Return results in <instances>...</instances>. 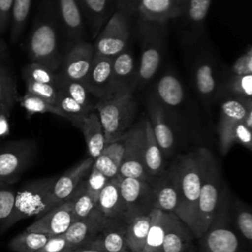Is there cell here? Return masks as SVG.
I'll use <instances>...</instances> for the list:
<instances>
[{
    "mask_svg": "<svg viewBox=\"0 0 252 252\" xmlns=\"http://www.w3.org/2000/svg\"><path fill=\"white\" fill-rule=\"evenodd\" d=\"M170 165L176 177L178 194L177 208L174 214L194 233L201 188V164L198 151L195 150L177 157Z\"/></svg>",
    "mask_w": 252,
    "mask_h": 252,
    "instance_id": "1",
    "label": "cell"
},
{
    "mask_svg": "<svg viewBox=\"0 0 252 252\" xmlns=\"http://www.w3.org/2000/svg\"><path fill=\"white\" fill-rule=\"evenodd\" d=\"M197 151L201 164V188L193 233L195 238H199L208 229L222 192L220 167L214 155L207 148H199Z\"/></svg>",
    "mask_w": 252,
    "mask_h": 252,
    "instance_id": "2",
    "label": "cell"
},
{
    "mask_svg": "<svg viewBox=\"0 0 252 252\" xmlns=\"http://www.w3.org/2000/svg\"><path fill=\"white\" fill-rule=\"evenodd\" d=\"M137 108L134 93L112 94L98 99L95 110L103 128L105 145L116 140L134 125Z\"/></svg>",
    "mask_w": 252,
    "mask_h": 252,
    "instance_id": "3",
    "label": "cell"
},
{
    "mask_svg": "<svg viewBox=\"0 0 252 252\" xmlns=\"http://www.w3.org/2000/svg\"><path fill=\"white\" fill-rule=\"evenodd\" d=\"M228 196L222 190L208 229L198 239L197 252H242L236 229L231 224Z\"/></svg>",
    "mask_w": 252,
    "mask_h": 252,
    "instance_id": "4",
    "label": "cell"
},
{
    "mask_svg": "<svg viewBox=\"0 0 252 252\" xmlns=\"http://www.w3.org/2000/svg\"><path fill=\"white\" fill-rule=\"evenodd\" d=\"M57 176L32 179L25 182L17 189L12 212L9 218L0 225L2 231L20 220L36 216L40 217L46 208L47 200Z\"/></svg>",
    "mask_w": 252,
    "mask_h": 252,
    "instance_id": "5",
    "label": "cell"
},
{
    "mask_svg": "<svg viewBox=\"0 0 252 252\" xmlns=\"http://www.w3.org/2000/svg\"><path fill=\"white\" fill-rule=\"evenodd\" d=\"M163 25L140 19L141 56L138 67L137 89L148 86L154 80L160 67L165 49Z\"/></svg>",
    "mask_w": 252,
    "mask_h": 252,
    "instance_id": "6",
    "label": "cell"
},
{
    "mask_svg": "<svg viewBox=\"0 0 252 252\" xmlns=\"http://www.w3.org/2000/svg\"><path fill=\"white\" fill-rule=\"evenodd\" d=\"M28 54L32 62L59 71L63 55L59 50L56 27L51 20H40L33 27L28 40Z\"/></svg>",
    "mask_w": 252,
    "mask_h": 252,
    "instance_id": "7",
    "label": "cell"
},
{
    "mask_svg": "<svg viewBox=\"0 0 252 252\" xmlns=\"http://www.w3.org/2000/svg\"><path fill=\"white\" fill-rule=\"evenodd\" d=\"M37 153L33 139L10 141L0 147V183H16L32 164Z\"/></svg>",
    "mask_w": 252,
    "mask_h": 252,
    "instance_id": "8",
    "label": "cell"
},
{
    "mask_svg": "<svg viewBox=\"0 0 252 252\" xmlns=\"http://www.w3.org/2000/svg\"><path fill=\"white\" fill-rule=\"evenodd\" d=\"M131 15V11L123 8L114 11L93 43L94 54L114 57L129 46Z\"/></svg>",
    "mask_w": 252,
    "mask_h": 252,
    "instance_id": "9",
    "label": "cell"
},
{
    "mask_svg": "<svg viewBox=\"0 0 252 252\" xmlns=\"http://www.w3.org/2000/svg\"><path fill=\"white\" fill-rule=\"evenodd\" d=\"M120 194L124 210V222L135 217L148 215L154 209L150 182L147 180L122 177Z\"/></svg>",
    "mask_w": 252,
    "mask_h": 252,
    "instance_id": "10",
    "label": "cell"
},
{
    "mask_svg": "<svg viewBox=\"0 0 252 252\" xmlns=\"http://www.w3.org/2000/svg\"><path fill=\"white\" fill-rule=\"evenodd\" d=\"M147 117L156 141L163 157H170L176 147L175 127L178 125L152 94H150L147 99Z\"/></svg>",
    "mask_w": 252,
    "mask_h": 252,
    "instance_id": "11",
    "label": "cell"
},
{
    "mask_svg": "<svg viewBox=\"0 0 252 252\" xmlns=\"http://www.w3.org/2000/svg\"><path fill=\"white\" fill-rule=\"evenodd\" d=\"M118 174L149 181L144 165V117L131 127V136L121 160Z\"/></svg>",
    "mask_w": 252,
    "mask_h": 252,
    "instance_id": "12",
    "label": "cell"
},
{
    "mask_svg": "<svg viewBox=\"0 0 252 252\" xmlns=\"http://www.w3.org/2000/svg\"><path fill=\"white\" fill-rule=\"evenodd\" d=\"M249 107H252V99L244 100L233 96H226L221 102L219 111L218 135L220 151L223 156L231 149L229 145L231 130L239 122L243 121Z\"/></svg>",
    "mask_w": 252,
    "mask_h": 252,
    "instance_id": "13",
    "label": "cell"
},
{
    "mask_svg": "<svg viewBox=\"0 0 252 252\" xmlns=\"http://www.w3.org/2000/svg\"><path fill=\"white\" fill-rule=\"evenodd\" d=\"M152 94L179 126L181 120L178 112L182 110L186 100L185 90L179 78L172 72L162 74L156 82Z\"/></svg>",
    "mask_w": 252,
    "mask_h": 252,
    "instance_id": "14",
    "label": "cell"
},
{
    "mask_svg": "<svg viewBox=\"0 0 252 252\" xmlns=\"http://www.w3.org/2000/svg\"><path fill=\"white\" fill-rule=\"evenodd\" d=\"M138 67L139 61L130 46L112 57V79L109 95L134 93L137 90Z\"/></svg>",
    "mask_w": 252,
    "mask_h": 252,
    "instance_id": "15",
    "label": "cell"
},
{
    "mask_svg": "<svg viewBox=\"0 0 252 252\" xmlns=\"http://www.w3.org/2000/svg\"><path fill=\"white\" fill-rule=\"evenodd\" d=\"M93 163L94 158L89 157L65 171L62 175L57 176L48 197L44 213L67 201L72 196L79 184L87 177Z\"/></svg>",
    "mask_w": 252,
    "mask_h": 252,
    "instance_id": "16",
    "label": "cell"
},
{
    "mask_svg": "<svg viewBox=\"0 0 252 252\" xmlns=\"http://www.w3.org/2000/svg\"><path fill=\"white\" fill-rule=\"evenodd\" d=\"M94 56L93 43L87 40L76 41L63 56L59 74L69 80L84 82Z\"/></svg>",
    "mask_w": 252,
    "mask_h": 252,
    "instance_id": "17",
    "label": "cell"
},
{
    "mask_svg": "<svg viewBox=\"0 0 252 252\" xmlns=\"http://www.w3.org/2000/svg\"><path fill=\"white\" fill-rule=\"evenodd\" d=\"M193 80L196 92L205 105L214 103L221 95L222 83L213 59L207 56L198 59L193 69Z\"/></svg>",
    "mask_w": 252,
    "mask_h": 252,
    "instance_id": "18",
    "label": "cell"
},
{
    "mask_svg": "<svg viewBox=\"0 0 252 252\" xmlns=\"http://www.w3.org/2000/svg\"><path fill=\"white\" fill-rule=\"evenodd\" d=\"M74 221L72 206L67 200L38 217L26 230L54 236L63 234Z\"/></svg>",
    "mask_w": 252,
    "mask_h": 252,
    "instance_id": "19",
    "label": "cell"
},
{
    "mask_svg": "<svg viewBox=\"0 0 252 252\" xmlns=\"http://www.w3.org/2000/svg\"><path fill=\"white\" fill-rule=\"evenodd\" d=\"M154 209L163 213H175L178 202L176 177L171 165L158 176L149 180Z\"/></svg>",
    "mask_w": 252,
    "mask_h": 252,
    "instance_id": "20",
    "label": "cell"
},
{
    "mask_svg": "<svg viewBox=\"0 0 252 252\" xmlns=\"http://www.w3.org/2000/svg\"><path fill=\"white\" fill-rule=\"evenodd\" d=\"M108 220L95 209L85 219L75 220L64 232L70 251L83 248L89 243L106 224Z\"/></svg>",
    "mask_w": 252,
    "mask_h": 252,
    "instance_id": "21",
    "label": "cell"
},
{
    "mask_svg": "<svg viewBox=\"0 0 252 252\" xmlns=\"http://www.w3.org/2000/svg\"><path fill=\"white\" fill-rule=\"evenodd\" d=\"M111 79L112 57L94 54L83 84L97 99H101L110 94Z\"/></svg>",
    "mask_w": 252,
    "mask_h": 252,
    "instance_id": "22",
    "label": "cell"
},
{
    "mask_svg": "<svg viewBox=\"0 0 252 252\" xmlns=\"http://www.w3.org/2000/svg\"><path fill=\"white\" fill-rule=\"evenodd\" d=\"M80 8L84 23L89 32L95 38L103 26L117 9L116 0H76Z\"/></svg>",
    "mask_w": 252,
    "mask_h": 252,
    "instance_id": "23",
    "label": "cell"
},
{
    "mask_svg": "<svg viewBox=\"0 0 252 252\" xmlns=\"http://www.w3.org/2000/svg\"><path fill=\"white\" fill-rule=\"evenodd\" d=\"M83 248L102 252H131L125 240V223L120 220H108Z\"/></svg>",
    "mask_w": 252,
    "mask_h": 252,
    "instance_id": "24",
    "label": "cell"
},
{
    "mask_svg": "<svg viewBox=\"0 0 252 252\" xmlns=\"http://www.w3.org/2000/svg\"><path fill=\"white\" fill-rule=\"evenodd\" d=\"M185 3L180 0H139L136 10L141 20L164 24L165 22L178 18Z\"/></svg>",
    "mask_w": 252,
    "mask_h": 252,
    "instance_id": "25",
    "label": "cell"
},
{
    "mask_svg": "<svg viewBox=\"0 0 252 252\" xmlns=\"http://www.w3.org/2000/svg\"><path fill=\"white\" fill-rule=\"evenodd\" d=\"M193 238L191 229L174 213H166L162 252H188Z\"/></svg>",
    "mask_w": 252,
    "mask_h": 252,
    "instance_id": "26",
    "label": "cell"
},
{
    "mask_svg": "<svg viewBox=\"0 0 252 252\" xmlns=\"http://www.w3.org/2000/svg\"><path fill=\"white\" fill-rule=\"evenodd\" d=\"M121 178L118 174L109 179L97 199L96 209L107 220H120L124 222V210L120 194Z\"/></svg>",
    "mask_w": 252,
    "mask_h": 252,
    "instance_id": "27",
    "label": "cell"
},
{
    "mask_svg": "<svg viewBox=\"0 0 252 252\" xmlns=\"http://www.w3.org/2000/svg\"><path fill=\"white\" fill-rule=\"evenodd\" d=\"M163 158L150 121L147 116H144V165L149 180L160 175L165 170Z\"/></svg>",
    "mask_w": 252,
    "mask_h": 252,
    "instance_id": "28",
    "label": "cell"
},
{
    "mask_svg": "<svg viewBox=\"0 0 252 252\" xmlns=\"http://www.w3.org/2000/svg\"><path fill=\"white\" fill-rule=\"evenodd\" d=\"M80 130L83 133L90 158H96L105 147L104 132L96 110L88 113Z\"/></svg>",
    "mask_w": 252,
    "mask_h": 252,
    "instance_id": "29",
    "label": "cell"
},
{
    "mask_svg": "<svg viewBox=\"0 0 252 252\" xmlns=\"http://www.w3.org/2000/svg\"><path fill=\"white\" fill-rule=\"evenodd\" d=\"M59 14L67 35L76 41L85 40V23L76 0H58Z\"/></svg>",
    "mask_w": 252,
    "mask_h": 252,
    "instance_id": "30",
    "label": "cell"
},
{
    "mask_svg": "<svg viewBox=\"0 0 252 252\" xmlns=\"http://www.w3.org/2000/svg\"><path fill=\"white\" fill-rule=\"evenodd\" d=\"M152 212L131 219L125 223V240L131 252H142L151 225Z\"/></svg>",
    "mask_w": 252,
    "mask_h": 252,
    "instance_id": "31",
    "label": "cell"
},
{
    "mask_svg": "<svg viewBox=\"0 0 252 252\" xmlns=\"http://www.w3.org/2000/svg\"><path fill=\"white\" fill-rule=\"evenodd\" d=\"M166 225V213L152 210L151 225L142 252H162V243Z\"/></svg>",
    "mask_w": 252,
    "mask_h": 252,
    "instance_id": "32",
    "label": "cell"
},
{
    "mask_svg": "<svg viewBox=\"0 0 252 252\" xmlns=\"http://www.w3.org/2000/svg\"><path fill=\"white\" fill-rule=\"evenodd\" d=\"M57 88L87 109L91 111L95 110V105L98 99L92 93H90L82 82L65 79L61 76Z\"/></svg>",
    "mask_w": 252,
    "mask_h": 252,
    "instance_id": "33",
    "label": "cell"
},
{
    "mask_svg": "<svg viewBox=\"0 0 252 252\" xmlns=\"http://www.w3.org/2000/svg\"><path fill=\"white\" fill-rule=\"evenodd\" d=\"M54 105L61 110V112L64 114V118L68 119L78 129L81 128L83 120L88 113L91 112V110L82 106L59 89Z\"/></svg>",
    "mask_w": 252,
    "mask_h": 252,
    "instance_id": "34",
    "label": "cell"
},
{
    "mask_svg": "<svg viewBox=\"0 0 252 252\" xmlns=\"http://www.w3.org/2000/svg\"><path fill=\"white\" fill-rule=\"evenodd\" d=\"M68 200L71 203L75 220L87 218L96 209V202L88 192L85 179L79 184Z\"/></svg>",
    "mask_w": 252,
    "mask_h": 252,
    "instance_id": "35",
    "label": "cell"
},
{
    "mask_svg": "<svg viewBox=\"0 0 252 252\" xmlns=\"http://www.w3.org/2000/svg\"><path fill=\"white\" fill-rule=\"evenodd\" d=\"M50 236L44 233L25 230L9 242V248L14 252H38Z\"/></svg>",
    "mask_w": 252,
    "mask_h": 252,
    "instance_id": "36",
    "label": "cell"
},
{
    "mask_svg": "<svg viewBox=\"0 0 252 252\" xmlns=\"http://www.w3.org/2000/svg\"><path fill=\"white\" fill-rule=\"evenodd\" d=\"M32 0H13L10 18V39L16 43L22 34L30 15Z\"/></svg>",
    "mask_w": 252,
    "mask_h": 252,
    "instance_id": "37",
    "label": "cell"
},
{
    "mask_svg": "<svg viewBox=\"0 0 252 252\" xmlns=\"http://www.w3.org/2000/svg\"><path fill=\"white\" fill-rule=\"evenodd\" d=\"M211 2L212 0H186L180 16H183L187 28L197 30L203 26Z\"/></svg>",
    "mask_w": 252,
    "mask_h": 252,
    "instance_id": "38",
    "label": "cell"
},
{
    "mask_svg": "<svg viewBox=\"0 0 252 252\" xmlns=\"http://www.w3.org/2000/svg\"><path fill=\"white\" fill-rule=\"evenodd\" d=\"M18 99L15 81L0 61V110L10 113Z\"/></svg>",
    "mask_w": 252,
    "mask_h": 252,
    "instance_id": "39",
    "label": "cell"
},
{
    "mask_svg": "<svg viewBox=\"0 0 252 252\" xmlns=\"http://www.w3.org/2000/svg\"><path fill=\"white\" fill-rule=\"evenodd\" d=\"M222 93L226 96H233L244 100L252 99V75L228 76L226 81L222 83Z\"/></svg>",
    "mask_w": 252,
    "mask_h": 252,
    "instance_id": "40",
    "label": "cell"
},
{
    "mask_svg": "<svg viewBox=\"0 0 252 252\" xmlns=\"http://www.w3.org/2000/svg\"><path fill=\"white\" fill-rule=\"evenodd\" d=\"M23 78L25 82H36L53 85L58 87L61 76L59 72L52 71L49 68L35 63L31 62L23 68Z\"/></svg>",
    "mask_w": 252,
    "mask_h": 252,
    "instance_id": "41",
    "label": "cell"
},
{
    "mask_svg": "<svg viewBox=\"0 0 252 252\" xmlns=\"http://www.w3.org/2000/svg\"><path fill=\"white\" fill-rule=\"evenodd\" d=\"M18 100L20 101V105L27 111L29 116L36 113H51L64 118V114L59 108L35 94L26 93Z\"/></svg>",
    "mask_w": 252,
    "mask_h": 252,
    "instance_id": "42",
    "label": "cell"
},
{
    "mask_svg": "<svg viewBox=\"0 0 252 252\" xmlns=\"http://www.w3.org/2000/svg\"><path fill=\"white\" fill-rule=\"evenodd\" d=\"M235 229L239 232L242 238L248 243L252 240V214L248 208L243 205H239L233 215Z\"/></svg>",
    "mask_w": 252,
    "mask_h": 252,
    "instance_id": "43",
    "label": "cell"
},
{
    "mask_svg": "<svg viewBox=\"0 0 252 252\" xmlns=\"http://www.w3.org/2000/svg\"><path fill=\"white\" fill-rule=\"evenodd\" d=\"M130 136H131V128L126 133H124L123 135L118 137L116 140H114L113 142L105 145L104 149L100 154L105 156L107 158H109L119 167L121 160L123 158L125 150L127 148Z\"/></svg>",
    "mask_w": 252,
    "mask_h": 252,
    "instance_id": "44",
    "label": "cell"
},
{
    "mask_svg": "<svg viewBox=\"0 0 252 252\" xmlns=\"http://www.w3.org/2000/svg\"><path fill=\"white\" fill-rule=\"evenodd\" d=\"M17 189L11 184L0 183V225L9 218L16 196Z\"/></svg>",
    "mask_w": 252,
    "mask_h": 252,
    "instance_id": "45",
    "label": "cell"
},
{
    "mask_svg": "<svg viewBox=\"0 0 252 252\" xmlns=\"http://www.w3.org/2000/svg\"><path fill=\"white\" fill-rule=\"evenodd\" d=\"M108 180L109 179L105 177L100 171H98L94 166V164L92 165L87 177L85 178V183H86L88 192L96 203L101 190L103 189V187L105 186Z\"/></svg>",
    "mask_w": 252,
    "mask_h": 252,
    "instance_id": "46",
    "label": "cell"
},
{
    "mask_svg": "<svg viewBox=\"0 0 252 252\" xmlns=\"http://www.w3.org/2000/svg\"><path fill=\"white\" fill-rule=\"evenodd\" d=\"M27 92L32 94H35L44 100L54 104L57 98L58 94V88L49 85V84H43V83H36V82H25Z\"/></svg>",
    "mask_w": 252,
    "mask_h": 252,
    "instance_id": "47",
    "label": "cell"
},
{
    "mask_svg": "<svg viewBox=\"0 0 252 252\" xmlns=\"http://www.w3.org/2000/svg\"><path fill=\"white\" fill-rule=\"evenodd\" d=\"M252 75V48L248 46L246 51L238 56L230 67L229 76Z\"/></svg>",
    "mask_w": 252,
    "mask_h": 252,
    "instance_id": "48",
    "label": "cell"
},
{
    "mask_svg": "<svg viewBox=\"0 0 252 252\" xmlns=\"http://www.w3.org/2000/svg\"><path fill=\"white\" fill-rule=\"evenodd\" d=\"M234 144H239L249 151L252 150L251 130L244 125L243 121L239 122L230 132L229 145L232 147Z\"/></svg>",
    "mask_w": 252,
    "mask_h": 252,
    "instance_id": "49",
    "label": "cell"
},
{
    "mask_svg": "<svg viewBox=\"0 0 252 252\" xmlns=\"http://www.w3.org/2000/svg\"><path fill=\"white\" fill-rule=\"evenodd\" d=\"M38 252H70V248L63 233L50 236Z\"/></svg>",
    "mask_w": 252,
    "mask_h": 252,
    "instance_id": "50",
    "label": "cell"
},
{
    "mask_svg": "<svg viewBox=\"0 0 252 252\" xmlns=\"http://www.w3.org/2000/svg\"><path fill=\"white\" fill-rule=\"evenodd\" d=\"M12 6L13 0H0V32H4L10 24Z\"/></svg>",
    "mask_w": 252,
    "mask_h": 252,
    "instance_id": "51",
    "label": "cell"
},
{
    "mask_svg": "<svg viewBox=\"0 0 252 252\" xmlns=\"http://www.w3.org/2000/svg\"><path fill=\"white\" fill-rule=\"evenodd\" d=\"M9 112L0 110V138L6 137L10 132Z\"/></svg>",
    "mask_w": 252,
    "mask_h": 252,
    "instance_id": "52",
    "label": "cell"
},
{
    "mask_svg": "<svg viewBox=\"0 0 252 252\" xmlns=\"http://www.w3.org/2000/svg\"><path fill=\"white\" fill-rule=\"evenodd\" d=\"M117 8H123L131 11L132 13L137 7L138 0H116Z\"/></svg>",
    "mask_w": 252,
    "mask_h": 252,
    "instance_id": "53",
    "label": "cell"
},
{
    "mask_svg": "<svg viewBox=\"0 0 252 252\" xmlns=\"http://www.w3.org/2000/svg\"><path fill=\"white\" fill-rule=\"evenodd\" d=\"M243 123L248 129L252 130V107L248 108V110L246 112V115L243 119Z\"/></svg>",
    "mask_w": 252,
    "mask_h": 252,
    "instance_id": "54",
    "label": "cell"
},
{
    "mask_svg": "<svg viewBox=\"0 0 252 252\" xmlns=\"http://www.w3.org/2000/svg\"><path fill=\"white\" fill-rule=\"evenodd\" d=\"M6 44L5 42H3L1 39H0V61L2 60L4 54H5V51H6Z\"/></svg>",
    "mask_w": 252,
    "mask_h": 252,
    "instance_id": "55",
    "label": "cell"
},
{
    "mask_svg": "<svg viewBox=\"0 0 252 252\" xmlns=\"http://www.w3.org/2000/svg\"><path fill=\"white\" fill-rule=\"evenodd\" d=\"M71 252H102V251L94 250V249H87V248H78V249L72 250Z\"/></svg>",
    "mask_w": 252,
    "mask_h": 252,
    "instance_id": "56",
    "label": "cell"
},
{
    "mask_svg": "<svg viewBox=\"0 0 252 252\" xmlns=\"http://www.w3.org/2000/svg\"><path fill=\"white\" fill-rule=\"evenodd\" d=\"M188 252H197V251H196V248L194 247V245H192V246L190 247V249H189Z\"/></svg>",
    "mask_w": 252,
    "mask_h": 252,
    "instance_id": "57",
    "label": "cell"
},
{
    "mask_svg": "<svg viewBox=\"0 0 252 252\" xmlns=\"http://www.w3.org/2000/svg\"><path fill=\"white\" fill-rule=\"evenodd\" d=\"M180 1H181V2H183V3H185V2H186V0H180Z\"/></svg>",
    "mask_w": 252,
    "mask_h": 252,
    "instance_id": "58",
    "label": "cell"
},
{
    "mask_svg": "<svg viewBox=\"0 0 252 252\" xmlns=\"http://www.w3.org/2000/svg\"><path fill=\"white\" fill-rule=\"evenodd\" d=\"M138 2H139V0H138Z\"/></svg>",
    "mask_w": 252,
    "mask_h": 252,
    "instance_id": "59",
    "label": "cell"
},
{
    "mask_svg": "<svg viewBox=\"0 0 252 252\" xmlns=\"http://www.w3.org/2000/svg\"><path fill=\"white\" fill-rule=\"evenodd\" d=\"M70 252H71V251H70Z\"/></svg>",
    "mask_w": 252,
    "mask_h": 252,
    "instance_id": "60",
    "label": "cell"
}]
</instances>
